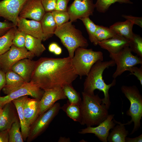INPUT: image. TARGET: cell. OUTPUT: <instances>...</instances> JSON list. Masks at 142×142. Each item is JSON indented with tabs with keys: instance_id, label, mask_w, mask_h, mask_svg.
Here are the masks:
<instances>
[{
	"instance_id": "74e56055",
	"label": "cell",
	"mask_w": 142,
	"mask_h": 142,
	"mask_svg": "<svg viewBox=\"0 0 142 142\" xmlns=\"http://www.w3.org/2000/svg\"><path fill=\"white\" fill-rule=\"evenodd\" d=\"M130 72V74H133L136 76L142 86V65L140 67L133 66L129 68L128 70Z\"/></svg>"
},
{
	"instance_id": "ee69618b",
	"label": "cell",
	"mask_w": 142,
	"mask_h": 142,
	"mask_svg": "<svg viewBox=\"0 0 142 142\" xmlns=\"http://www.w3.org/2000/svg\"><path fill=\"white\" fill-rule=\"evenodd\" d=\"M142 142V134L139 136L133 138L126 137L125 139V142Z\"/></svg>"
},
{
	"instance_id": "484cf974",
	"label": "cell",
	"mask_w": 142,
	"mask_h": 142,
	"mask_svg": "<svg viewBox=\"0 0 142 142\" xmlns=\"http://www.w3.org/2000/svg\"><path fill=\"white\" fill-rule=\"evenodd\" d=\"M40 22L43 33L47 39L52 37L57 27L51 12H46Z\"/></svg>"
},
{
	"instance_id": "d6a6232c",
	"label": "cell",
	"mask_w": 142,
	"mask_h": 142,
	"mask_svg": "<svg viewBox=\"0 0 142 142\" xmlns=\"http://www.w3.org/2000/svg\"><path fill=\"white\" fill-rule=\"evenodd\" d=\"M116 2L120 3H133L130 0H97L95 4V8L98 12L104 13L108 10L112 4Z\"/></svg>"
},
{
	"instance_id": "6da1fadb",
	"label": "cell",
	"mask_w": 142,
	"mask_h": 142,
	"mask_svg": "<svg viewBox=\"0 0 142 142\" xmlns=\"http://www.w3.org/2000/svg\"><path fill=\"white\" fill-rule=\"evenodd\" d=\"M78 76L69 57H43L36 61L30 82L45 90L72 84Z\"/></svg>"
},
{
	"instance_id": "30bf717a",
	"label": "cell",
	"mask_w": 142,
	"mask_h": 142,
	"mask_svg": "<svg viewBox=\"0 0 142 142\" xmlns=\"http://www.w3.org/2000/svg\"><path fill=\"white\" fill-rule=\"evenodd\" d=\"M44 90L31 82H26L21 87L3 97L0 96V108L2 109L6 104L21 97L29 95L33 98L40 100Z\"/></svg>"
},
{
	"instance_id": "f546056e",
	"label": "cell",
	"mask_w": 142,
	"mask_h": 142,
	"mask_svg": "<svg viewBox=\"0 0 142 142\" xmlns=\"http://www.w3.org/2000/svg\"><path fill=\"white\" fill-rule=\"evenodd\" d=\"M83 22L85 26L89 35V38L90 42L94 45H98L95 37V32L97 25L95 24L89 18L87 17L80 19Z\"/></svg>"
},
{
	"instance_id": "8992f818",
	"label": "cell",
	"mask_w": 142,
	"mask_h": 142,
	"mask_svg": "<svg viewBox=\"0 0 142 142\" xmlns=\"http://www.w3.org/2000/svg\"><path fill=\"white\" fill-rule=\"evenodd\" d=\"M74 53L72 58V65L76 73L81 78L88 75L96 62L103 60V53L94 51L92 49L79 47L75 50Z\"/></svg>"
},
{
	"instance_id": "d6986e66",
	"label": "cell",
	"mask_w": 142,
	"mask_h": 142,
	"mask_svg": "<svg viewBox=\"0 0 142 142\" xmlns=\"http://www.w3.org/2000/svg\"><path fill=\"white\" fill-rule=\"evenodd\" d=\"M36 61L28 58L22 59L15 63L11 70L18 74L26 82L31 81Z\"/></svg>"
},
{
	"instance_id": "bcb514c9",
	"label": "cell",
	"mask_w": 142,
	"mask_h": 142,
	"mask_svg": "<svg viewBox=\"0 0 142 142\" xmlns=\"http://www.w3.org/2000/svg\"><path fill=\"white\" fill-rule=\"evenodd\" d=\"M62 52V48L58 45L55 49L53 53L55 55H60L61 53Z\"/></svg>"
},
{
	"instance_id": "7dc6e473",
	"label": "cell",
	"mask_w": 142,
	"mask_h": 142,
	"mask_svg": "<svg viewBox=\"0 0 142 142\" xmlns=\"http://www.w3.org/2000/svg\"><path fill=\"white\" fill-rule=\"evenodd\" d=\"M58 142H70L69 138L65 137H60L58 141Z\"/></svg>"
},
{
	"instance_id": "603a6c76",
	"label": "cell",
	"mask_w": 142,
	"mask_h": 142,
	"mask_svg": "<svg viewBox=\"0 0 142 142\" xmlns=\"http://www.w3.org/2000/svg\"><path fill=\"white\" fill-rule=\"evenodd\" d=\"M133 25L134 24L131 21L126 19L125 21L115 22L110 26L109 28L117 34L130 40L133 38Z\"/></svg>"
},
{
	"instance_id": "d590c367",
	"label": "cell",
	"mask_w": 142,
	"mask_h": 142,
	"mask_svg": "<svg viewBox=\"0 0 142 142\" xmlns=\"http://www.w3.org/2000/svg\"><path fill=\"white\" fill-rule=\"evenodd\" d=\"M26 35L23 32L18 30L16 26L12 41V44L18 48L25 47Z\"/></svg>"
},
{
	"instance_id": "83f0119b",
	"label": "cell",
	"mask_w": 142,
	"mask_h": 142,
	"mask_svg": "<svg viewBox=\"0 0 142 142\" xmlns=\"http://www.w3.org/2000/svg\"><path fill=\"white\" fill-rule=\"evenodd\" d=\"M16 27L11 28L0 37V55L8 50L12 45Z\"/></svg>"
},
{
	"instance_id": "ab89813d",
	"label": "cell",
	"mask_w": 142,
	"mask_h": 142,
	"mask_svg": "<svg viewBox=\"0 0 142 142\" xmlns=\"http://www.w3.org/2000/svg\"><path fill=\"white\" fill-rule=\"evenodd\" d=\"M70 0H57L56 4L54 11H67L68 4Z\"/></svg>"
},
{
	"instance_id": "7a4b0ae2",
	"label": "cell",
	"mask_w": 142,
	"mask_h": 142,
	"mask_svg": "<svg viewBox=\"0 0 142 142\" xmlns=\"http://www.w3.org/2000/svg\"><path fill=\"white\" fill-rule=\"evenodd\" d=\"M115 65V61L112 59L105 61H97L92 67L83 84V92L87 94H94V91L96 89L104 93V97L102 99V104L108 110L111 104L109 90L110 88L116 85V79H114L111 83L107 84L103 79V74L106 68Z\"/></svg>"
},
{
	"instance_id": "7c38bea8",
	"label": "cell",
	"mask_w": 142,
	"mask_h": 142,
	"mask_svg": "<svg viewBox=\"0 0 142 142\" xmlns=\"http://www.w3.org/2000/svg\"><path fill=\"white\" fill-rule=\"evenodd\" d=\"M28 0H2L0 1V17L16 26L17 18L24 4Z\"/></svg>"
},
{
	"instance_id": "e575fe53",
	"label": "cell",
	"mask_w": 142,
	"mask_h": 142,
	"mask_svg": "<svg viewBox=\"0 0 142 142\" xmlns=\"http://www.w3.org/2000/svg\"><path fill=\"white\" fill-rule=\"evenodd\" d=\"M51 12L57 27L68 22L70 20L67 11H54Z\"/></svg>"
},
{
	"instance_id": "3957f363",
	"label": "cell",
	"mask_w": 142,
	"mask_h": 142,
	"mask_svg": "<svg viewBox=\"0 0 142 142\" xmlns=\"http://www.w3.org/2000/svg\"><path fill=\"white\" fill-rule=\"evenodd\" d=\"M82 95L80 124L87 126L99 125L109 115L108 110L102 104V99L98 94L91 95L82 92Z\"/></svg>"
},
{
	"instance_id": "4fadbf2b",
	"label": "cell",
	"mask_w": 142,
	"mask_h": 142,
	"mask_svg": "<svg viewBox=\"0 0 142 142\" xmlns=\"http://www.w3.org/2000/svg\"><path fill=\"white\" fill-rule=\"evenodd\" d=\"M114 116L113 114H109L106 119L97 126H87L82 129L78 133L83 134H93L101 141L107 142L109 131L114 127L116 124L114 121Z\"/></svg>"
},
{
	"instance_id": "ac0fdd59",
	"label": "cell",
	"mask_w": 142,
	"mask_h": 142,
	"mask_svg": "<svg viewBox=\"0 0 142 142\" xmlns=\"http://www.w3.org/2000/svg\"><path fill=\"white\" fill-rule=\"evenodd\" d=\"M40 100L31 99L28 95L23 96V109L24 116L30 126L39 115Z\"/></svg>"
},
{
	"instance_id": "8d00e7d4",
	"label": "cell",
	"mask_w": 142,
	"mask_h": 142,
	"mask_svg": "<svg viewBox=\"0 0 142 142\" xmlns=\"http://www.w3.org/2000/svg\"><path fill=\"white\" fill-rule=\"evenodd\" d=\"M42 5L46 12L54 11L57 0H41Z\"/></svg>"
},
{
	"instance_id": "4dcf8cb0",
	"label": "cell",
	"mask_w": 142,
	"mask_h": 142,
	"mask_svg": "<svg viewBox=\"0 0 142 142\" xmlns=\"http://www.w3.org/2000/svg\"><path fill=\"white\" fill-rule=\"evenodd\" d=\"M21 125L19 120L13 124L8 130L9 142H23L21 132L20 130Z\"/></svg>"
},
{
	"instance_id": "f6af8a7d",
	"label": "cell",
	"mask_w": 142,
	"mask_h": 142,
	"mask_svg": "<svg viewBox=\"0 0 142 142\" xmlns=\"http://www.w3.org/2000/svg\"><path fill=\"white\" fill-rule=\"evenodd\" d=\"M58 46L56 43L53 42L50 44L48 47L49 51L52 53H54L57 47Z\"/></svg>"
},
{
	"instance_id": "60d3db41",
	"label": "cell",
	"mask_w": 142,
	"mask_h": 142,
	"mask_svg": "<svg viewBox=\"0 0 142 142\" xmlns=\"http://www.w3.org/2000/svg\"><path fill=\"white\" fill-rule=\"evenodd\" d=\"M122 16L126 19L131 21L134 24L137 25L142 27V18L133 16L130 15H122Z\"/></svg>"
},
{
	"instance_id": "2e32d148",
	"label": "cell",
	"mask_w": 142,
	"mask_h": 142,
	"mask_svg": "<svg viewBox=\"0 0 142 142\" xmlns=\"http://www.w3.org/2000/svg\"><path fill=\"white\" fill-rule=\"evenodd\" d=\"M67 98L62 88L56 87L44 90L39 101V115L47 111L57 101Z\"/></svg>"
},
{
	"instance_id": "5bb4252c",
	"label": "cell",
	"mask_w": 142,
	"mask_h": 142,
	"mask_svg": "<svg viewBox=\"0 0 142 142\" xmlns=\"http://www.w3.org/2000/svg\"><path fill=\"white\" fill-rule=\"evenodd\" d=\"M16 26L18 30L26 34L32 36L43 41L48 39L43 33L40 21L28 20L19 16Z\"/></svg>"
},
{
	"instance_id": "1f68e13d",
	"label": "cell",
	"mask_w": 142,
	"mask_h": 142,
	"mask_svg": "<svg viewBox=\"0 0 142 142\" xmlns=\"http://www.w3.org/2000/svg\"><path fill=\"white\" fill-rule=\"evenodd\" d=\"M116 34L109 28L97 25L95 37L98 43L99 42L111 38Z\"/></svg>"
},
{
	"instance_id": "8fae6325",
	"label": "cell",
	"mask_w": 142,
	"mask_h": 142,
	"mask_svg": "<svg viewBox=\"0 0 142 142\" xmlns=\"http://www.w3.org/2000/svg\"><path fill=\"white\" fill-rule=\"evenodd\" d=\"M95 8L93 0H74L68 7L67 11L70 21L72 22L78 19L92 15Z\"/></svg>"
},
{
	"instance_id": "836d02e7",
	"label": "cell",
	"mask_w": 142,
	"mask_h": 142,
	"mask_svg": "<svg viewBox=\"0 0 142 142\" xmlns=\"http://www.w3.org/2000/svg\"><path fill=\"white\" fill-rule=\"evenodd\" d=\"M129 47L132 52L142 58V38L139 35L133 33V38L130 40Z\"/></svg>"
},
{
	"instance_id": "52a82bcc",
	"label": "cell",
	"mask_w": 142,
	"mask_h": 142,
	"mask_svg": "<svg viewBox=\"0 0 142 142\" xmlns=\"http://www.w3.org/2000/svg\"><path fill=\"white\" fill-rule=\"evenodd\" d=\"M129 46L122 49L118 53H110L109 57L116 65V70L112 77L116 79L124 72L128 71L130 68L138 64L142 65V58L134 55Z\"/></svg>"
},
{
	"instance_id": "b9f144b4",
	"label": "cell",
	"mask_w": 142,
	"mask_h": 142,
	"mask_svg": "<svg viewBox=\"0 0 142 142\" xmlns=\"http://www.w3.org/2000/svg\"><path fill=\"white\" fill-rule=\"evenodd\" d=\"M6 82L5 73L0 70V95L1 91L5 86Z\"/></svg>"
},
{
	"instance_id": "9a60e30c",
	"label": "cell",
	"mask_w": 142,
	"mask_h": 142,
	"mask_svg": "<svg viewBox=\"0 0 142 142\" xmlns=\"http://www.w3.org/2000/svg\"><path fill=\"white\" fill-rule=\"evenodd\" d=\"M45 13L41 0H28L23 6L19 16L40 21Z\"/></svg>"
},
{
	"instance_id": "5b68a950",
	"label": "cell",
	"mask_w": 142,
	"mask_h": 142,
	"mask_svg": "<svg viewBox=\"0 0 142 142\" xmlns=\"http://www.w3.org/2000/svg\"><path fill=\"white\" fill-rule=\"evenodd\" d=\"M122 92L129 101L130 106L126 112V114L131 117V120L124 125L134 123L133 128L130 134L131 135L137 131L141 126L140 121L142 117V96L137 87L135 85L121 86Z\"/></svg>"
},
{
	"instance_id": "cb8c5ba5",
	"label": "cell",
	"mask_w": 142,
	"mask_h": 142,
	"mask_svg": "<svg viewBox=\"0 0 142 142\" xmlns=\"http://www.w3.org/2000/svg\"><path fill=\"white\" fill-rule=\"evenodd\" d=\"M114 122L118 124L112 129L107 138L109 142H125L126 137L129 134V131L126 130L124 125L120 122L118 121L113 119Z\"/></svg>"
},
{
	"instance_id": "e0dca14e",
	"label": "cell",
	"mask_w": 142,
	"mask_h": 142,
	"mask_svg": "<svg viewBox=\"0 0 142 142\" xmlns=\"http://www.w3.org/2000/svg\"><path fill=\"white\" fill-rule=\"evenodd\" d=\"M16 109L11 102L2 108L0 115V131L9 130L13 123L19 120Z\"/></svg>"
},
{
	"instance_id": "7bdbcfd3",
	"label": "cell",
	"mask_w": 142,
	"mask_h": 142,
	"mask_svg": "<svg viewBox=\"0 0 142 142\" xmlns=\"http://www.w3.org/2000/svg\"><path fill=\"white\" fill-rule=\"evenodd\" d=\"M9 138L8 130L0 131V142H8Z\"/></svg>"
},
{
	"instance_id": "277c9868",
	"label": "cell",
	"mask_w": 142,
	"mask_h": 142,
	"mask_svg": "<svg viewBox=\"0 0 142 142\" xmlns=\"http://www.w3.org/2000/svg\"><path fill=\"white\" fill-rule=\"evenodd\" d=\"M54 34L60 40L67 49L69 56L72 58L75 50L78 48H87L89 44L82 32L76 28L70 21L57 27Z\"/></svg>"
},
{
	"instance_id": "9c48e42d",
	"label": "cell",
	"mask_w": 142,
	"mask_h": 142,
	"mask_svg": "<svg viewBox=\"0 0 142 142\" xmlns=\"http://www.w3.org/2000/svg\"><path fill=\"white\" fill-rule=\"evenodd\" d=\"M34 56L25 47L18 48L12 44L8 50L0 55L1 70L6 73L11 70L12 66L20 60L25 58L32 59Z\"/></svg>"
},
{
	"instance_id": "7402d4cb",
	"label": "cell",
	"mask_w": 142,
	"mask_h": 142,
	"mask_svg": "<svg viewBox=\"0 0 142 142\" xmlns=\"http://www.w3.org/2000/svg\"><path fill=\"white\" fill-rule=\"evenodd\" d=\"M23 96L14 99L12 102L14 104L17 111L23 139L24 141H26L28 135L30 126L27 122L24 114L23 109Z\"/></svg>"
},
{
	"instance_id": "ffe728a7",
	"label": "cell",
	"mask_w": 142,
	"mask_h": 142,
	"mask_svg": "<svg viewBox=\"0 0 142 142\" xmlns=\"http://www.w3.org/2000/svg\"><path fill=\"white\" fill-rule=\"evenodd\" d=\"M130 40L117 34L113 37L98 42L101 48L107 50L110 53L115 54L129 47Z\"/></svg>"
},
{
	"instance_id": "681fc988",
	"label": "cell",
	"mask_w": 142,
	"mask_h": 142,
	"mask_svg": "<svg viewBox=\"0 0 142 142\" xmlns=\"http://www.w3.org/2000/svg\"><path fill=\"white\" fill-rule=\"evenodd\" d=\"M1 67H0V70H1Z\"/></svg>"
},
{
	"instance_id": "c3c4849f",
	"label": "cell",
	"mask_w": 142,
	"mask_h": 142,
	"mask_svg": "<svg viewBox=\"0 0 142 142\" xmlns=\"http://www.w3.org/2000/svg\"><path fill=\"white\" fill-rule=\"evenodd\" d=\"M2 109L0 108V115L2 113Z\"/></svg>"
},
{
	"instance_id": "d4e9b609",
	"label": "cell",
	"mask_w": 142,
	"mask_h": 142,
	"mask_svg": "<svg viewBox=\"0 0 142 142\" xmlns=\"http://www.w3.org/2000/svg\"><path fill=\"white\" fill-rule=\"evenodd\" d=\"M42 41L39 39L26 34L25 47L35 56L39 57L46 49L42 43Z\"/></svg>"
},
{
	"instance_id": "f35d334b",
	"label": "cell",
	"mask_w": 142,
	"mask_h": 142,
	"mask_svg": "<svg viewBox=\"0 0 142 142\" xmlns=\"http://www.w3.org/2000/svg\"><path fill=\"white\" fill-rule=\"evenodd\" d=\"M16 26L12 22L7 21H0V37L4 35L11 28Z\"/></svg>"
},
{
	"instance_id": "f1b7e54d",
	"label": "cell",
	"mask_w": 142,
	"mask_h": 142,
	"mask_svg": "<svg viewBox=\"0 0 142 142\" xmlns=\"http://www.w3.org/2000/svg\"><path fill=\"white\" fill-rule=\"evenodd\" d=\"M64 94L70 103L80 106L82 100L79 93L73 88L72 84H68L62 88Z\"/></svg>"
},
{
	"instance_id": "44dd1931",
	"label": "cell",
	"mask_w": 142,
	"mask_h": 142,
	"mask_svg": "<svg viewBox=\"0 0 142 142\" xmlns=\"http://www.w3.org/2000/svg\"><path fill=\"white\" fill-rule=\"evenodd\" d=\"M5 76L6 84L2 90L7 95L18 89L26 82L18 74L12 70L6 73Z\"/></svg>"
},
{
	"instance_id": "4316f807",
	"label": "cell",
	"mask_w": 142,
	"mask_h": 142,
	"mask_svg": "<svg viewBox=\"0 0 142 142\" xmlns=\"http://www.w3.org/2000/svg\"><path fill=\"white\" fill-rule=\"evenodd\" d=\"M60 109L73 120L80 123L82 115L80 105L70 103L67 101V103L60 107Z\"/></svg>"
},
{
	"instance_id": "ba28073f",
	"label": "cell",
	"mask_w": 142,
	"mask_h": 142,
	"mask_svg": "<svg viewBox=\"0 0 142 142\" xmlns=\"http://www.w3.org/2000/svg\"><path fill=\"white\" fill-rule=\"evenodd\" d=\"M60 107L59 103H55L47 111L39 115L30 126L27 142L34 140L45 130L58 114Z\"/></svg>"
}]
</instances>
